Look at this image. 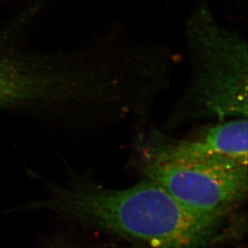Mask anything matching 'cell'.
<instances>
[{"label": "cell", "instance_id": "obj_1", "mask_svg": "<svg viewBox=\"0 0 248 248\" xmlns=\"http://www.w3.org/2000/svg\"><path fill=\"white\" fill-rule=\"evenodd\" d=\"M29 207L55 211L84 227L150 248H210L224 223L193 213L147 178L120 189L79 178L54 186L49 197Z\"/></svg>", "mask_w": 248, "mask_h": 248}, {"label": "cell", "instance_id": "obj_2", "mask_svg": "<svg viewBox=\"0 0 248 248\" xmlns=\"http://www.w3.org/2000/svg\"><path fill=\"white\" fill-rule=\"evenodd\" d=\"M186 35L190 81L171 109L166 127L206 118H248L246 43L219 24L205 2L191 12Z\"/></svg>", "mask_w": 248, "mask_h": 248}, {"label": "cell", "instance_id": "obj_3", "mask_svg": "<svg viewBox=\"0 0 248 248\" xmlns=\"http://www.w3.org/2000/svg\"><path fill=\"white\" fill-rule=\"evenodd\" d=\"M134 146L135 165L144 178L193 213L224 222L246 200L248 166L193 152L157 129L140 134Z\"/></svg>", "mask_w": 248, "mask_h": 248}, {"label": "cell", "instance_id": "obj_4", "mask_svg": "<svg viewBox=\"0 0 248 248\" xmlns=\"http://www.w3.org/2000/svg\"><path fill=\"white\" fill-rule=\"evenodd\" d=\"M192 140H183L190 150L248 166V118H234L205 127Z\"/></svg>", "mask_w": 248, "mask_h": 248}, {"label": "cell", "instance_id": "obj_5", "mask_svg": "<svg viewBox=\"0 0 248 248\" xmlns=\"http://www.w3.org/2000/svg\"><path fill=\"white\" fill-rule=\"evenodd\" d=\"M114 242L111 241H101L99 244L94 245V246H79L78 244H73L67 240H56L53 244L49 247V248H119L117 246H115L113 244ZM120 248H122L120 247Z\"/></svg>", "mask_w": 248, "mask_h": 248}, {"label": "cell", "instance_id": "obj_6", "mask_svg": "<svg viewBox=\"0 0 248 248\" xmlns=\"http://www.w3.org/2000/svg\"><path fill=\"white\" fill-rule=\"evenodd\" d=\"M131 244L134 246V248H150L145 245H142V244H137V243H131Z\"/></svg>", "mask_w": 248, "mask_h": 248}]
</instances>
